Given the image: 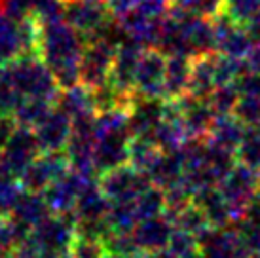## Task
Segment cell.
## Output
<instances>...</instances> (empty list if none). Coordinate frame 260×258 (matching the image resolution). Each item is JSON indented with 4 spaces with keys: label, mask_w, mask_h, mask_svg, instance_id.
Returning a JSON list of instances; mask_svg holds the SVG:
<instances>
[{
    "label": "cell",
    "mask_w": 260,
    "mask_h": 258,
    "mask_svg": "<svg viewBox=\"0 0 260 258\" xmlns=\"http://www.w3.org/2000/svg\"><path fill=\"white\" fill-rule=\"evenodd\" d=\"M25 95L12 84V80L8 78L4 72L0 71V112L2 114H12L19 108Z\"/></svg>",
    "instance_id": "obj_32"
},
{
    "label": "cell",
    "mask_w": 260,
    "mask_h": 258,
    "mask_svg": "<svg viewBox=\"0 0 260 258\" xmlns=\"http://www.w3.org/2000/svg\"><path fill=\"white\" fill-rule=\"evenodd\" d=\"M203 258H249V252L241 243L238 230L215 228L202 243Z\"/></svg>",
    "instance_id": "obj_17"
},
{
    "label": "cell",
    "mask_w": 260,
    "mask_h": 258,
    "mask_svg": "<svg viewBox=\"0 0 260 258\" xmlns=\"http://www.w3.org/2000/svg\"><path fill=\"white\" fill-rule=\"evenodd\" d=\"M236 158L241 164L260 169V127H247L245 137L236 152Z\"/></svg>",
    "instance_id": "obj_28"
},
{
    "label": "cell",
    "mask_w": 260,
    "mask_h": 258,
    "mask_svg": "<svg viewBox=\"0 0 260 258\" xmlns=\"http://www.w3.org/2000/svg\"><path fill=\"white\" fill-rule=\"evenodd\" d=\"M177 6L200 15L215 17L224 10V0H173Z\"/></svg>",
    "instance_id": "obj_35"
},
{
    "label": "cell",
    "mask_w": 260,
    "mask_h": 258,
    "mask_svg": "<svg viewBox=\"0 0 260 258\" xmlns=\"http://www.w3.org/2000/svg\"><path fill=\"white\" fill-rule=\"evenodd\" d=\"M192 61L194 57H188V55H167L164 99L177 101L188 93L190 76H192Z\"/></svg>",
    "instance_id": "obj_19"
},
{
    "label": "cell",
    "mask_w": 260,
    "mask_h": 258,
    "mask_svg": "<svg viewBox=\"0 0 260 258\" xmlns=\"http://www.w3.org/2000/svg\"><path fill=\"white\" fill-rule=\"evenodd\" d=\"M245 27L249 30V35H251V38L254 40V44H260V14L254 15Z\"/></svg>",
    "instance_id": "obj_39"
},
{
    "label": "cell",
    "mask_w": 260,
    "mask_h": 258,
    "mask_svg": "<svg viewBox=\"0 0 260 258\" xmlns=\"http://www.w3.org/2000/svg\"><path fill=\"white\" fill-rule=\"evenodd\" d=\"M222 12L241 25H247L254 15L260 14V0H224Z\"/></svg>",
    "instance_id": "obj_33"
},
{
    "label": "cell",
    "mask_w": 260,
    "mask_h": 258,
    "mask_svg": "<svg viewBox=\"0 0 260 258\" xmlns=\"http://www.w3.org/2000/svg\"><path fill=\"white\" fill-rule=\"evenodd\" d=\"M234 114L238 116L247 127H260V95L239 93Z\"/></svg>",
    "instance_id": "obj_31"
},
{
    "label": "cell",
    "mask_w": 260,
    "mask_h": 258,
    "mask_svg": "<svg viewBox=\"0 0 260 258\" xmlns=\"http://www.w3.org/2000/svg\"><path fill=\"white\" fill-rule=\"evenodd\" d=\"M55 107H59L67 116H71V120H76L80 116L97 114L93 103V95H91V87L86 84H74L71 87L61 89Z\"/></svg>",
    "instance_id": "obj_23"
},
{
    "label": "cell",
    "mask_w": 260,
    "mask_h": 258,
    "mask_svg": "<svg viewBox=\"0 0 260 258\" xmlns=\"http://www.w3.org/2000/svg\"><path fill=\"white\" fill-rule=\"evenodd\" d=\"M159 152H161V148L152 141L150 137H131L129 162L127 164L137 167L139 171L146 173V169L154 164V159L158 158Z\"/></svg>",
    "instance_id": "obj_24"
},
{
    "label": "cell",
    "mask_w": 260,
    "mask_h": 258,
    "mask_svg": "<svg viewBox=\"0 0 260 258\" xmlns=\"http://www.w3.org/2000/svg\"><path fill=\"white\" fill-rule=\"evenodd\" d=\"M95 177H86L76 169H69L44 190V200L51 213H73L80 194Z\"/></svg>",
    "instance_id": "obj_10"
},
{
    "label": "cell",
    "mask_w": 260,
    "mask_h": 258,
    "mask_svg": "<svg viewBox=\"0 0 260 258\" xmlns=\"http://www.w3.org/2000/svg\"><path fill=\"white\" fill-rule=\"evenodd\" d=\"M30 230L23 228L10 215H0V256L14 254L15 247L27 239Z\"/></svg>",
    "instance_id": "obj_25"
},
{
    "label": "cell",
    "mask_w": 260,
    "mask_h": 258,
    "mask_svg": "<svg viewBox=\"0 0 260 258\" xmlns=\"http://www.w3.org/2000/svg\"><path fill=\"white\" fill-rule=\"evenodd\" d=\"M194 201L203 209L213 228H228L234 222L230 205L224 200L218 186H205L194 196Z\"/></svg>",
    "instance_id": "obj_22"
},
{
    "label": "cell",
    "mask_w": 260,
    "mask_h": 258,
    "mask_svg": "<svg viewBox=\"0 0 260 258\" xmlns=\"http://www.w3.org/2000/svg\"><path fill=\"white\" fill-rule=\"evenodd\" d=\"M245 64H247V71H253L260 74V44H254L253 51L245 59Z\"/></svg>",
    "instance_id": "obj_38"
},
{
    "label": "cell",
    "mask_w": 260,
    "mask_h": 258,
    "mask_svg": "<svg viewBox=\"0 0 260 258\" xmlns=\"http://www.w3.org/2000/svg\"><path fill=\"white\" fill-rule=\"evenodd\" d=\"M51 211L48 203L44 200L42 192H30V190H23L21 196L17 198L15 205L10 211V216L14 218L17 224H21L23 228L32 232L40 220H44L50 215Z\"/></svg>",
    "instance_id": "obj_21"
},
{
    "label": "cell",
    "mask_w": 260,
    "mask_h": 258,
    "mask_svg": "<svg viewBox=\"0 0 260 258\" xmlns=\"http://www.w3.org/2000/svg\"><path fill=\"white\" fill-rule=\"evenodd\" d=\"M177 107L181 110L182 122L186 125V131L192 141H200L209 135L211 125L217 118L209 101L186 93L184 97L177 99Z\"/></svg>",
    "instance_id": "obj_16"
},
{
    "label": "cell",
    "mask_w": 260,
    "mask_h": 258,
    "mask_svg": "<svg viewBox=\"0 0 260 258\" xmlns=\"http://www.w3.org/2000/svg\"><path fill=\"white\" fill-rule=\"evenodd\" d=\"M32 129L44 152H59L65 150L67 143L71 139L73 120L59 107H53Z\"/></svg>",
    "instance_id": "obj_13"
},
{
    "label": "cell",
    "mask_w": 260,
    "mask_h": 258,
    "mask_svg": "<svg viewBox=\"0 0 260 258\" xmlns=\"http://www.w3.org/2000/svg\"><path fill=\"white\" fill-rule=\"evenodd\" d=\"M217 86V51L203 53V55L194 57L188 95H194V97H200V99H207Z\"/></svg>",
    "instance_id": "obj_20"
},
{
    "label": "cell",
    "mask_w": 260,
    "mask_h": 258,
    "mask_svg": "<svg viewBox=\"0 0 260 258\" xmlns=\"http://www.w3.org/2000/svg\"><path fill=\"white\" fill-rule=\"evenodd\" d=\"M105 2H107L109 10L112 12V15L120 19V17H123L125 14L133 12V10L139 6L141 0H105Z\"/></svg>",
    "instance_id": "obj_36"
},
{
    "label": "cell",
    "mask_w": 260,
    "mask_h": 258,
    "mask_svg": "<svg viewBox=\"0 0 260 258\" xmlns=\"http://www.w3.org/2000/svg\"><path fill=\"white\" fill-rule=\"evenodd\" d=\"M69 169H71V162L67 158L65 150L42 152L23 169V173L19 175V184L23 190L44 192L53 180Z\"/></svg>",
    "instance_id": "obj_9"
},
{
    "label": "cell",
    "mask_w": 260,
    "mask_h": 258,
    "mask_svg": "<svg viewBox=\"0 0 260 258\" xmlns=\"http://www.w3.org/2000/svg\"><path fill=\"white\" fill-rule=\"evenodd\" d=\"M112 12L105 0H67L65 19L84 42H91L112 29Z\"/></svg>",
    "instance_id": "obj_4"
},
{
    "label": "cell",
    "mask_w": 260,
    "mask_h": 258,
    "mask_svg": "<svg viewBox=\"0 0 260 258\" xmlns=\"http://www.w3.org/2000/svg\"><path fill=\"white\" fill-rule=\"evenodd\" d=\"M29 236L46 251L65 254L76 239V218L73 213H50L32 228Z\"/></svg>",
    "instance_id": "obj_5"
},
{
    "label": "cell",
    "mask_w": 260,
    "mask_h": 258,
    "mask_svg": "<svg viewBox=\"0 0 260 258\" xmlns=\"http://www.w3.org/2000/svg\"><path fill=\"white\" fill-rule=\"evenodd\" d=\"M194 258H203V254H198V256H194Z\"/></svg>",
    "instance_id": "obj_43"
},
{
    "label": "cell",
    "mask_w": 260,
    "mask_h": 258,
    "mask_svg": "<svg viewBox=\"0 0 260 258\" xmlns=\"http://www.w3.org/2000/svg\"><path fill=\"white\" fill-rule=\"evenodd\" d=\"M145 50L146 48L143 44L135 42V40L125 36L118 51H116L109 80L118 89H122L123 93L135 95V74H137L139 61L143 57Z\"/></svg>",
    "instance_id": "obj_12"
},
{
    "label": "cell",
    "mask_w": 260,
    "mask_h": 258,
    "mask_svg": "<svg viewBox=\"0 0 260 258\" xmlns=\"http://www.w3.org/2000/svg\"><path fill=\"white\" fill-rule=\"evenodd\" d=\"M84 48L86 42L65 19L40 23L38 55L50 67L61 89L80 84V61Z\"/></svg>",
    "instance_id": "obj_1"
},
{
    "label": "cell",
    "mask_w": 260,
    "mask_h": 258,
    "mask_svg": "<svg viewBox=\"0 0 260 258\" xmlns=\"http://www.w3.org/2000/svg\"><path fill=\"white\" fill-rule=\"evenodd\" d=\"M239 99V89L238 84H222L213 89V93L207 97L211 108L215 110V114H232L234 108L238 105Z\"/></svg>",
    "instance_id": "obj_27"
},
{
    "label": "cell",
    "mask_w": 260,
    "mask_h": 258,
    "mask_svg": "<svg viewBox=\"0 0 260 258\" xmlns=\"http://www.w3.org/2000/svg\"><path fill=\"white\" fill-rule=\"evenodd\" d=\"M53 107H55V103H51V101H48V99L25 97V101H23L21 105H19V108L14 112V118L19 125L35 127Z\"/></svg>",
    "instance_id": "obj_26"
},
{
    "label": "cell",
    "mask_w": 260,
    "mask_h": 258,
    "mask_svg": "<svg viewBox=\"0 0 260 258\" xmlns=\"http://www.w3.org/2000/svg\"><path fill=\"white\" fill-rule=\"evenodd\" d=\"M42 152L44 150L38 143L35 129L17 123L12 137L8 139V143L0 150V165L19 179L23 169Z\"/></svg>",
    "instance_id": "obj_7"
},
{
    "label": "cell",
    "mask_w": 260,
    "mask_h": 258,
    "mask_svg": "<svg viewBox=\"0 0 260 258\" xmlns=\"http://www.w3.org/2000/svg\"><path fill=\"white\" fill-rule=\"evenodd\" d=\"M238 236L245 251L251 254H260V220L253 216H245L238 222Z\"/></svg>",
    "instance_id": "obj_30"
},
{
    "label": "cell",
    "mask_w": 260,
    "mask_h": 258,
    "mask_svg": "<svg viewBox=\"0 0 260 258\" xmlns=\"http://www.w3.org/2000/svg\"><path fill=\"white\" fill-rule=\"evenodd\" d=\"M15 127H17V122H15L14 116L2 114V112H0V150H2V146L8 143V139L12 137Z\"/></svg>",
    "instance_id": "obj_37"
},
{
    "label": "cell",
    "mask_w": 260,
    "mask_h": 258,
    "mask_svg": "<svg viewBox=\"0 0 260 258\" xmlns=\"http://www.w3.org/2000/svg\"><path fill=\"white\" fill-rule=\"evenodd\" d=\"M143 258H177V256L169 249H161V251H156V252H146V254H143Z\"/></svg>",
    "instance_id": "obj_41"
},
{
    "label": "cell",
    "mask_w": 260,
    "mask_h": 258,
    "mask_svg": "<svg viewBox=\"0 0 260 258\" xmlns=\"http://www.w3.org/2000/svg\"><path fill=\"white\" fill-rule=\"evenodd\" d=\"M245 131L247 125L234 112L232 114H218L211 125L209 135L205 137V141L217 148L236 154L243 137H245Z\"/></svg>",
    "instance_id": "obj_18"
},
{
    "label": "cell",
    "mask_w": 260,
    "mask_h": 258,
    "mask_svg": "<svg viewBox=\"0 0 260 258\" xmlns=\"http://www.w3.org/2000/svg\"><path fill=\"white\" fill-rule=\"evenodd\" d=\"M218 188L230 205L234 222L238 224L247 216L253 200L260 194V169L236 162L226 177L218 182Z\"/></svg>",
    "instance_id": "obj_3"
},
{
    "label": "cell",
    "mask_w": 260,
    "mask_h": 258,
    "mask_svg": "<svg viewBox=\"0 0 260 258\" xmlns=\"http://www.w3.org/2000/svg\"><path fill=\"white\" fill-rule=\"evenodd\" d=\"M167 249L173 252L177 258H194L198 254H202L200 239L196 236H192V234H188L186 230H181V228H175Z\"/></svg>",
    "instance_id": "obj_29"
},
{
    "label": "cell",
    "mask_w": 260,
    "mask_h": 258,
    "mask_svg": "<svg viewBox=\"0 0 260 258\" xmlns=\"http://www.w3.org/2000/svg\"><path fill=\"white\" fill-rule=\"evenodd\" d=\"M167 55L158 48H146L139 61L135 74V95L137 97H161L166 82Z\"/></svg>",
    "instance_id": "obj_11"
},
{
    "label": "cell",
    "mask_w": 260,
    "mask_h": 258,
    "mask_svg": "<svg viewBox=\"0 0 260 258\" xmlns=\"http://www.w3.org/2000/svg\"><path fill=\"white\" fill-rule=\"evenodd\" d=\"M215 29V51L228 57L245 61L254 48V40L251 38L245 25L232 19L226 12H220L213 17Z\"/></svg>",
    "instance_id": "obj_6"
},
{
    "label": "cell",
    "mask_w": 260,
    "mask_h": 258,
    "mask_svg": "<svg viewBox=\"0 0 260 258\" xmlns=\"http://www.w3.org/2000/svg\"><path fill=\"white\" fill-rule=\"evenodd\" d=\"M247 216H253V218H258V220H260V194L253 200V203H251V207H249V213H247Z\"/></svg>",
    "instance_id": "obj_40"
},
{
    "label": "cell",
    "mask_w": 260,
    "mask_h": 258,
    "mask_svg": "<svg viewBox=\"0 0 260 258\" xmlns=\"http://www.w3.org/2000/svg\"><path fill=\"white\" fill-rule=\"evenodd\" d=\"M69 252L74 258H105L107 256V247H105V241H101V239L76 236Z\"/></svg>",
    "instance_id": "obj_34"
},
{
    "label": "cell",
    "mask_w": 260,
    "mask_h": 258,
    "mask_svg": "<svg viewBox=\"0 0 260 258\" xmlns=\"http://www.w3.org/2000/svg\"><path fill=\"white\" fill-rule=\"evenodd\" d=\"M249 258H260V254H251Z\"/></svg>",
    "instance_id": "obj_42"
},
{
    "label": "cell",
    "mask_w": 260,
    "mask_h": 258,
    "mask_svg": "<svg viewBox=\"0 0 260 258\" xmlns=\"http://www.w3.org/2000/svg\"><path fill=\"white\" fill-rule=\"evenodd\" d=\"M166 116V99L135 97L129 107V131L133 137H150Z\"/></svg>",
    "instance_id": "obj_14"
},
{
    "label": "cell",
    "mask_w": 260,
    "mask_h": 258,
    "mask_svg": "<svg viewBox=\"0 0 260 258\" xmlns=\"http://www.w3.org/2000/svg\"><path fill=\"white\" fill-rule=\"evenodd\" d=\"M0 71L25 97H38L55 103L61 93L59 82L38 53H21L14 61L2 64Z\"/></svg>",
    "instance_id": "obj_2"
},
{
    "label": "cell",
    "mask_w": 260,
    "mask_h": 258,
    "mask_svg": "<svg viewBox=\"0 0 260 258\" xmlns=\"http://www.w3.org/2000/svg\"><path fill=\"white\" fill-rule=\"evenodd\" d=\"M133 237L137 241V247L141 252H156L161 249H167V245L171 241V236L175 232V222L171 216L164 213V215L145 218L131 230Z\"/></svg>",
    "instance_id": "obj_15"
},
{
    "label": "cell",
    "mask_w": 260,
    "mask_h": 258,
    "mask_svg": "<svg viewBox=\"0 0 260 258\" xmlns=\"http://www.w3.org/2000/svg\"><path fill=\"white\" fill-rule=\"evenodd\" d=\"M99 184L110 201H129L135 200L152 182L146 177V173L139 171L131 164H123L101 173Z\"/></svg>",
    "instance_id": "obj_8"
}]
</instances>
